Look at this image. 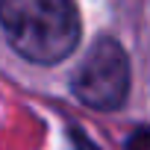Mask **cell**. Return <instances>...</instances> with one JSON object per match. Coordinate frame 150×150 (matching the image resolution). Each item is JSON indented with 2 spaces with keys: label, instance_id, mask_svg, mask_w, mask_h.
<instances>
[{
  "label": "cell",
  "instance_id": "6da1fadb",
  "mask_svg": "<svg viewBox=\"0 0 150 150\" xmlns=\"http://www.w3.org/2000/svg\"><path fill=\"white\" fill-rule=\"evenodd\" d=\"M0 27L12 50L35 65L68 59L83 35L74 0H0Z\"/></svg>",
  "mask_w": 150,
  "mask_h": 150
},
{
  "label": "cell",
  "instance_id": "7a4b0ae2",
  "mask_svg": "<svg viewBox=\"0 0 150 150\" xmlns=\"http://www.w3.org/2000/svg\"><path fill=\"white\" fill-rule=\"evenodd\" d=\"M74 94L97 112H115L129 94V59L115 38H97L74 77Z\"/></svg>",
  "mask_w": 150,
  "mask_h": 150
},
{
  "label": "cell",
  "instance_id": "3957f363",
  "mask_svg": "<svg viewBox=\"0 0 150 150\" xmlns=\"http://www.w3.org/2000/svg\"><path fill=\"white\" fill-rule=\"evenodd\" d=\"M124 150H150V132H147V127H135L132 135L127 138Z\"/></svg>",
  "mask_w": 150,
  "mask_h": 150
}]
</instances>
